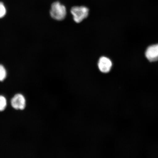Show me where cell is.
<instances>
[{
    "label": "cell",
    "instance_id": "1",
    "mask_svg": "<svg viewBox=\"0 0 158 158\" xmlns=\"http://www.w3.org/2000/svg\"><path fill=\"white\" fill-rule=\"evenodd\" d=\"M66 7L59 2H55L51 5L50 14L52 19L57 21L63 20L66 17Z\"/></svg>",
    "mask_w": 158,
    "mask_h": 158
},
{
    "label": "cell",
    "instance_id": "3",
    "mask_svg": "<svg viewBox=\"0 0 158 158\" xmlns=\"http://www.w3.org/2000/svg\"><path fill=\"white\" fill-rule=\"evenodd\" d=\"M98 66L101 72L106 73L111 70L112 62L107 57L102 56L99 59Z\"/></svg>",
    "mask_w": 158,
    "mask_h": 158
},
{
    "label": "cell",
    "instance_id": "4",
    "mask_svg": "<svg viewBox=\"0 0 158 158\" xmlns=\"http://www.w3.org/2000/svg\"><path fill=\"white\" fill-rule=\"evenodd\" d=\"M11 104L13 107L16 110H23L25 108V98L21 94H16L11 100Z\"/></svg>",
    "mask_w": 158,
    "mask_h": 158
},
{
    "label": "cell",
    "instance_id": "8",
    "mask_svg": "<svg viewBox=\"0 0 158 158\" xmlns=\"http://www.w3.org/2000/svg\"><path fill=\"white\" fill-rule=\"evenodd\" d=\"M6 13V9L3 2H0V19L3 18Z\"/></svg>",
    "mask_w": 158,
    "mask_h": 158
},
{
    "label": "cell",
    "instance_id": "2",
    "mask_svg": "<svg viewBox=\"0 0 158 158\" xmlns=\"http://www.w3.org/2000/svg\"><path fill=\"white\" fill-rule=\"evenodd\" d=\"M71 13L75 22L79 23L88 17L89 9L84 6H74L71 9Z\"/></svg>",
    "mask_w": 158,
    "mask_h": 158
},
{
    "label": "cell",
    "instance_id": "6",
    "mask_svg": "<svg viewBox=\"0 0 158 158\" xmlns=\"http://www.w3.org/2000/svg\"><path fill=\"white\" fill-rule=\"evenodd\" d=\"M7 73L4 67L0 64V81H2L6 77Z\"/></svg>",
    "mask_w": 158,
    "mask_h": 158
},
{
    "label": "cell",
    "instance_id": "5",
    "mask_svg": "<svg viewBox=\"0 0 158 158\" xmlns=\"http://www.w3.org/2000/svg\"><path fill=\"white\" fill-rule=\"evenodd\" d=\"M145 56L150 62L158 60V44L151 45L146 50Z\"/></svg>",
    "mask_w": 158,
    "mask_h": 158
},
{
    "label": "cell",
    "instance_id": "7",
    "mask_svg": "<svg viewBox=\"0 0 158 158\" xmlns=\"http://www.w3.org/2000/svg\"><path fill=\"white\" fill-rule=\"evenodd\" d=\"M6 105L7 102L6 98L3 96H0V111L4 110Z\"/></svg>",
    "mask_w": 158,
    "mask_h": 158
}]
</instances>
